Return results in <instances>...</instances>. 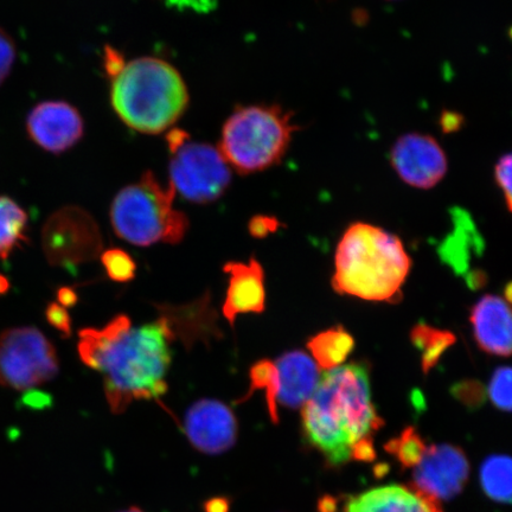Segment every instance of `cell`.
<instances>
[{
    "instance_id": "6da1fadb",
    "label": "cell",
    "mask_w": 512,
    "mask_h": 512,
    "mask_svg": "<svg viewBox=\"0 0 512 512\" xmlns=\"http://www.w3.org/2000/svg\"><path fill=\"white\" fill-rule=\"evenodd\" d=\"M79 337L81 361L104 375L113 413H124L133 401L159 399L168 390L170 339L160 320L133 329L130 318L119 315L105 328L81 330Z\"/></svg>"
},
{
    "instance_id": "7a4b0ae2",
    "label": "cell",
    "mask_w": 512,
    "mask_h": 512,
    "mask_svg": "<svg viewBox=\"0 0 512 512\" xmlns=\"http://www.w3.org/2000/svg\"><path fill=\"white\" fill-rule=\"evenodd\" d=\"M383 426L371 401L369 371L361 363L329 370L303 407L304 437L336 467L352 460L362 440Z\"/></svg>"
},
{
    "instance_id": "3957f363",
    "label": "cell",
    "mask_w": 512,
    "mask_h": 512,
    "mask_svg": "<svg viewBox=\"0 0 512 512\" xmlns=\"http://www.w3.org/2000/svg\"><path fill=\"white\" fill-rule=\"evenodd\" d=\"M411 267L398 236L373 224L352 223L338 243L332 287L370 302L396 303Z\"/></svg>"
},
{
    "instance_id": "277c9868",
    "label": "cell",
    "mask_w": 512,
    "mask_h": 512,
    "mask_svg": "<svg viewBox=\"0 0 512 512\" xmlns=\"http://www.w3.org/2000/svg\"><path fill=\"white\" fill-rule=\"evenodd\" d=\"M111 79V104L125 125L145 134L162 133L189 105L187 85L170 63L156 57L125 62Z\"/></svg>"
},
{
    "instance_id": "5b68a950",
    "label": "cell",
    "mask_w": 512,
    "mask_h": 512,
    "mask_svg": "<svg viewBox=\"0 0 512 512\" xmlns=\"http://www.w3.org/2000/svg\"><path fill=\"white\" fill-rule=\"evenodd\" d=\"M175 197L174 185H163L153 172H146L137 183L115 196L111 208L115 234L139 247L181 242L189 221L174 208Z\"/></svg>"
},
{
    "instance_id": "8992f818",
    "label": "cell",
    "mask_w": 512,
    "mask_h": 512,
    "mask_svg": "<svg viewBox=\"0 0 512 512\" xmlns=\"http://www.w3.org/2000/svg\"><path fill=\"white\" fill-rule=\"evenodd\" d=\"M297 126L279 106L239 107L222 128L220 152L243 175L270 169L284 158Z\"/></svg>"
},
{
    "instance_id": "52a82bcc",
    "label": "cell",
    "mask_w": 512,
    "mask_h": 512,
    "mask_svg": "<svg viewBox=\"0 0 512 512\" xmlns=\"http://www.w3.org/2000/svg\"><path fill=\"white\" fill-rule=\"evenodd\" d=\"M170 183L185 200L210 203L226 192L232 181V168L219 149L194 142L187 132L168 134Z\"/></svg>"
},
{
    "instance_id": "ba28073f",
    "label": "cell",
    "mask_w": 512,
    "mask_h": 512,
    "mask_svg": "<svg viewBox=\"0 0 512 512\" xmlns=\"http://www.w3.org/2000/svg\"><path fill=\"white\" fill-rule=\"evenodd\" d=\"M54 345L32 326L12 328L0 334V386L34 389L59 373Z\"/></svg>"
},
{
    "instance_id": "9c48e42d",
    "label": "cell",
    "mask_w": 512,
    "mask_h": 512,
    "mask_svg": "<svg viewBox=\"0 0 512 512\" xmlns=\"http://www.w3.org/2000/svg\"><path fill=\"white\" fill-rule=\"evenodd\" d=\"M43 251L51 265H78L100 249L99 229L93 217L78 207L55 211L44 224Z\"/></svg>"
},
{
    "instance_id": "30bf717a",
    "label": "cell",
    "mask_w": 512,
    "mask_h": 512,
    "mask_svg": "<svg viewBox=\"0 0 512 512\" xmlns=\"http://www.w3.org/2000/svg\"><path fill=\"white\" fill-rule=\"evenodd\" d=\"M389 160L401 181L421 190L434 188L448 170L443 147L437 139L424 133L403 134L390 149Z\"/></svg>"
},
{
    "instance_id": "8fae6325",
    "label": "cell",
    "mask_w": 512,
    "mask_h": 512,
    "mask_svg": "<svg viewBox=\"0 0 512 512\" xmlns=\"http://www.w3.org/2000/svg\"><path fill=\"white\" fill-rule=\"evenodd\" d=\"M469 477L470 463L462 448L431 445L414 467L411 486L434 501H450L463 491Z\"/></svg>"
},
{
    "instance_id": "7c38bea8",
    "label": "cell",
    "mask_w": 512,
    "mask_h": 512,
    "mask_svg": "<svg viewBox=\"0 0 512 512\" xmlns=\"http://www.w3.org/2000/svg\"><path fill=\"white\" fill-rule=\"evenodd\" d=\"M25 127L32 143L54 155L73 149L85 134L78 108L62 100L43 101L31 108Z\"/></svg>"
},
{
    "instance_id": "4fadbf2b",
    "label": "cell",
    "mask_w": 512,
    "mask_h": 512,
    "mask_svg": "<svg viewBox=\"0 0 512 512\" xmlns=\"http://www.w3.org/2000/svg\"><path fill=\"white\" fill-rule=\"evenodd\" d=\"M184 432L198 451L220 454L234 446L238 421L223 402L204 399L194 403L185 415Z\"/></svg>"
},
{
    "instance_id": "5bb4252c",
    "label": "cell",
    "mask_w": 512,
    "mask_h": 512,
    "mask_svg": "<svg viewBox=\"0 0 512 512\" xmlns=\"http://www.w3.org/2000/svg\"><path fill=\"white\" fill-rule=\"evenodd\" d=\"M224 272L229 274V285L222 312L230 325L240 315L265 311V273L258 260L251 259L248 264L228 262Z\"/></svg>"
},
{
    "instance_id": "9a60e30c",
    "label": "cell",
    "mask_w": 512,
    "mask_h": 512,
    "mask_svg": "<svg viewBox=\"0 0 512 512\" xmlns=\"http://www.w3.org/2000/svg\"><path fill=\"white\" fill-rule=\"evenodd\" d=\"M478 347L490 355H512V306L497 296L480 298L470 316Z\"/></svg>"
},
{
    "instance_id": "2e32d148",
    "label": "cell",
    "mask_w": 512,
    "mask_h": 512,
    "mask_svg": "<svg viewBox=\"0 0 512 512\" xmlns=\"http://www.w3.org/2000/svg\"><path fill=\"white\" fill-rule=\"evenodd\" d=\"M342 512H443L439 502L420 494L411 485L390 484L350 496Z\"/></svg>"
},
{
    "instance_id": "e0dca14e",
    "label": "cell",
    "mask_w": 512,
    "mask_h": 512,
    "mask_svg": "<svg viewBox=\"0 0 512 512\" xmlns=\"http://www.w3.org/2000/svg\"><path fill=\"white\" fill-rule=\"evenodd\" d=\"M158 320L165 326L169 339L182 338L187 345L196 343L197 339L207 341L209 337H219L217 315L210 305L209 296L185 306H159Z\"/></svg>"
},
{
    "instance_id": "ac0fdd59",
    "label": "cell",
    "mask_w": 512,
    "mask_h": 512,
    "mask_svg": "<svg viewBox=\"0 0 512 512\" xmlns=\"http://www.w3.org/2000/svg\"><path fill=\"white\" fill-rule=\"evenodd\" d=\"M279 373L278 402L287 408L304 407L312 398L319 383L315 361L303 351L286 352L275 362Z\"/></svg>"
},
{
    "instance_id": "d6986e66",
    "label": "cell",
    "mask_w": 512,
    "mask_h": 512,
    "mask_svg": "<svg viewBox=\"0 0 512 512\" xmlns=\"http://www.w3.org/2000/svg\"><path fill=\"white\" fill-rule=\"evenodd\" d=\"M307 348L319 368L332 370L341 367L355 348V339L343 326H336L313 336Z\"/></svg>"
},
{
    "instance_id": "ffe728a7",
    "label": "cell",
    "mask_w": 512,
    "mask_h": 512,
    "mask_svg": "<svg viewBox=\"0 0 512 512\" xmlns=\"http://www.w3.org/2000/svg\"><path fill=\"white\" fill-rule=\"evenodd\" d=\"M29 217L17 202L0 196V260L8 259L23 243L28 242Z\"/></svg>"
},
{
    "instance_id": "44dd1931",
    "label": "cell",
    "mask_w": 512,
    "mask_h": 512,
    "mask_svg": "<svg viewBox=\"0 0 512 512\" xmlns=\"http://www.w3.org/2000/svg\"><path fill=\"white\" fill-rule=\"evenodd\" d=\"M480 485L484 494L497 503H512V458L491 456L484 460L479 470Z\"/></svg>"
},
{
    "instance_id": "7402d4cb",
    "label": "cell",
    "mask_w": 512,
    "mask_h": 512,
    "mask_svg": "<svg viewBox=\"0 0 512 512\" xmlns=\"http://www.w3.org/2000/svg\"><path fill=\"white\" fill-rule=\"evenodd\" d=\"M409 337L416 350L420 352L421 367L425 374L430 373L446 350L456 343V336L451 331L433 328L424 323L416 324Z\"/></svg>"
},
{
    "instance_id": "603a6c76",
    "label": "cell",
    "mask_w": 512,
    "mask_h": 512,
    "mask_svg": "<svg viewBox=\"0 0 512 512\" xmlns=\"http://www.w3.org/2000/svg\"><path fill=\"white\" fill-rule=\"evenodd\" d=\"M251 379V389L249 393L240 401H245L251 396L254 390H264L266 394V403L268 414L273 424H278V394L280 389L279 373L275 363L268 360L256 362L249 371Z\"/></svg>"
},
{
    "instance_id": "cb8c5ba5",
    "label": "cell",
    "mask_w": 512,
    "mask_h": 512,
    "mask_svg": "<svg viewBox=\"0 0 512 512\" xmlns=\"http://www.w3.org/2000/svg\"><path fill=\"white\" fill-rule=\"evenodd\" d=\"M384 448L403 469H414L424 458L428 445L414 427H407L398 437L389 440Z\"/></svg>"
},
{
    "instance_id": "d4e9b609",
    "label": "cell",
    "mask_w": 512,
    "mask_h": 512,
    "mask_svg": "<svg viewBox=\"0 0 512 512\" xmlns=\"http://www.w3.org/2000/svg\"><path fill=\"white\" fill-rule=\"evenodd\" d=\"M457 222V232H454L450 238L445 241L444 251L441 256L448 265L454 268V271L463 273L467 268V260H469V249L472 247L471 241L475 236V229L469 219L463 216Z\"/></svg>"
},
{
    "instance_id": "484cf974",
    "label": "cell",
    "mask_w": 512,
    "mask_h": 512,
    "mask_svg": "<svg viewBox=\"0 0 512 512\" xmlns=\"http://www.w3.org/2000/svg\"><path fill=\"white\" fill-rule=\"evenodd\" d=\"M108 277L118 283H127L136 275V262L123 249H108L101 256Z\"/></svg>"
},
{
    "instance_id": "4316f807",
    "label": "cell",
    "mask_w": 512,
    "mask_h": 512,
    "mask_svg": "<svg viewBox=\"0 0 512 512\" xmlns=\"http://www.w3.org/2000/svg\"><path fill=\"white\" fill-rule=\"evenodd\" d=\"M489 398L495 407L512 412V368L503 367L495 371L488 389Z\"/></svg>"
},
{
    "instance_id": "83f0119b",
    "label": "cell",
    "mask_w": 512,
    "mask_h": 512,
    "mask_svg": "<svg viewBox=\"0 0 512 512\" xmlns=\"http://www.w3.org/2000/svg\"><path fill=\"white\" fill-rule=\"evenodd\" d=\"M453 398L469 409H478L486 400V389L482 382L477 380H463L453 384L451 388Z\"/></svg>"
},
{
    "instance_id": "f1b7e54d",
    "label": "cell",
    "mask_w": 512,
    "mask_h": 512,
    "mask_svg": "<svg viewBox=\"0 0 512 512\" xmlns=\"http://www.w3.org/2000/svg\"><path fill=\"white\" fill-rule=\"evenodd\" d=\"M17 46L8 31L0 28V87L9 78L16 62Z\"/></svg>"
},
{
    "instance_id": "f546056e",
    "label": "cell",
    "mask_w": 512,
    "mask_h": 512,
    "mask_svg": "<svg viewBox=\"0 0 512 512\" xmlns=\"http://www.w3.org/2000/svg\"><path fill=\"white\" fill-rule=\"evenodd\" d=\"M495 179L503 192L505 203L512 213V151L499 158L495 166Z\"/></svg>"
},
{
    "instance_id": "4dcf8cb0",
    "label": "cell",
    "mask_w": 512,
    "mask_h": 512,
    "mask_svg": "<svg viewBox=\"0 0 512 512\" xmlns=\"http://www.w3.org/2000/svg\"><path fill=\"white\" fill-rule=\"evenodd\" d=\"M46 318L48 323L57 331H60L63 337L72 336V319L66 307L59 303H51L47 306Z\"/></svg>"
},
{
    "instance_id": "1f68e13d",
    "label": "cell",
    "mask_w": 512,
    "mask_h": 512,
    "mask_svg": "<svg viewBox=\"0 0 512 512\" xmlns=\"http://www.w3.org/2000/svg\"><path fill=\"white\" fill-rule=\"evenodd\" d=\"M279 228V222L272 217L258 216L249 222V233L255 239H264Z\"/></svg>"
},
{
    "instance_id": "d6a6232c",
    "label": "cell",
    "mask_w": 512,
    "mask_h": 512,
    "mask_svg": "<svg viewBox=\"0 0 512 512\" xmlns=\"http://www.w3.org/2000/svg\"><path fill=\"white\" fill-rule=\"evenodd\" d=\"M464 118L462 115L454 112H446L441 115L440 126L446 133L456 132L463 126Z\"/></svg>"
},
{
    "instance_id": "836d02e7",
    "label": "cell",
    "mask_w": 512,
    "mask_h": 512,
    "mask_svg": "<svg viewBox=\"0 0 512 512\" xmlns=\"http://www.w3.org/2000/svg\"><path fill=\"white\" fill-rule=\"evenodd\" d=\"M57 300L63 307H72L78 303V294L72 288L62 287L57 293Z\"/></svg>"
},
{
    "instance_id": "e575fe53",
    "label": "cell",
    "mask_w": 512,
    "mask_h": 512,
    "mask_svg": "<svg viewBox=\"0 0 512 512\" xmlns=\"http://www.w3.org/2000/svg\"><path fill=\"white\" fill-rule=\"evenodd\" d=\"M229 504L227 499L215 498L206 504V512H228Z\"/></svg>"
},
{
    "instance_id": "d590c367",
    "label": "cell",
    "mask_w": 512,
    "mask_h": 512,
    "mask_svg": "<svg viewBox=\"0 0 512 512\" xmlns=\"http://www.w3.org/2000/svg\"><path fill=\"white\" fill-rule=\"evenodd\" d=\"M319 512H337L338 501L334 497L325 496L322 501L319 502Z\"/></svg>"
},
{
    "instance_id": "8d00e7d4",
    "label": "cell",
    "mask_w": 512,
    "mask_h": 512,
    "mask_svg": "<svg viewBox=\"0 0 512 512\" xmlns=\"http://www.w3.org/2000/svg\"><path fill=\"white\" fill-rule=\"evenodd\" d=\"M9 280L3 277L2 274H0V294H4L9 291Z\"/></svg>"
},
{
    "instance_id": "74e56055",
    "label": "cell",
    "mask_w": 512,
    "mask_h": 512,
    "mask_svg": "<svg viewBox=\"0 0 512 512\" xmlns=\"http://www.w3.org/2000/svg\"><path fill=\"white\" fill-rule=\"evenodd\" d=\"M505 302L512 305V281L504 288Z\"/></svg>"
},
{
    "instance_id": "f35d334b",
    "label": "cell",
    "mask_w": 512,
    "mask_h": 512,
    "mask_svg": "<svg viewBox=\"0 0 512 512\" xmlns=\"http://www.w3.org/2000/svg\"><path fill=\"white\" fill-rule=\"evenodd\" d=\"M125 512H143V511H142V510H139V509H137V508H132V509L127 510V511H125Z\"/></svg>"
}]
</instances>
